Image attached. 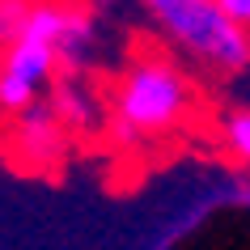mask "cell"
I'll return each mask as SVG.
<instances>
[{
  "instance_id": "277c9868",
  "label": "cell",
  "mask_w": 250,
  "mask_h": 250,
  "mask_svg": "<svg viewBox=\"0 0 250 250\" xmlns=\"http://www.w3.org/2000/svg\"><path fill=\"white\" fill-rule=\"evenodd\" d=\"M13 148L17 157L30 161V166H47V161L60 157V148H64V132H60V119L51 110H26V115H17V136H13Z\"/></svg>"
},
{
  "instance_id": "5b68a950",
  "label": "cell",
  "mask_w": 250,
  "mask_h": 250,
  "mask_svg": "<svg viewBox=\"0 0 250 250\" xmlns=\"http://www.w3.org/2000/svg\"><path fill=\"white\" fill-rule=\"evenodd\" d=\"M221 136H225V148H229L237 161L250 166V110H233V115L225 119Z\"/></svg>"
},
{
  "instance_id": "52a82bcc",
  "label": "cell",
  "mask_w": 250,
  "mask_h": 250,
  "mask_svg": "<svg viewBox=\"0 0 250 250\" xmlns=\"http://www.w3.org/2000/svg\"><path fill=\"white\" fill-rule=\"evenodd\" d=\"M216 4H221V9L233 17L242 30H250V0H216Z\"/></svg>"
},
{
  "instance_id": "6da1fadb",
  "label": "cell",
  "mask_w": 250,
  "mask_h": 250,
  "mask_svg": "<svg viewBox=\"0 0 250 250\" xmlns=\"http://www.w3.org/2000/svg\"><path fill=\"white\" fill-rule=\"evenodd\" d=\"M77 9L64 4H30L26 17L9 34V51L0 55V115H26L47 93L55 68L64 64V39Z\"/></svg>"
},
{
  "instance_id": "8992f818",
  "label": "cell",
  "mask_w": 250,
  "mask_h": 250,
  "mask_svg": "<svg viewBox=\"0 0 250 250\" xmlns=\"http://www.w3.org/2000/svg\"><path fill=\"white\" fill-rule=\"evenodd\" d=\"M55 102H60V115H64L68 123H85V119H89V102H85L81 93L60 89V93H55Z\"/></svg>"
},
{
  "instance_id": "3957f363",
  "label": "cell",
  "mask_w": 250,
  "mask_h": 250,
  "mask_svg": "<svg viewBox=\"0 0 250 250\" xmlns=\"http://www.w3.org/2000/svg\"><path fill=\"white\" fill-rule=\"evenodd\" d=\"M191 110V81L166 55H140L115 93V123L127 140L174 132Z\"/></svg>"
},
{
  "instance_id": "7a4b0ae2",
  "label": "cell",
  "mask_w": 250,
  "mask_h": 250,
  "mask_svg": "<svg viewBox=\"0 0 250 250\" xmlns=\"http://www.w3.org/2000/svg\"><path fill=\"white\" fill-rule=\"evenodd\" d=\"M148 21L183 55L212 72H246L250 68V30H242L216 0H140Z\"/></svg>"
}]
</instances>
